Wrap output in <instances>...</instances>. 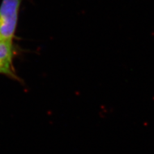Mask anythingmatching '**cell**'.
<instances>
[{"mask_svg": "<svg viewBox=\"0 0 154 154\" xmlns=\"http://www.w3.org/2000/svg\"><path fill=\"white\" fill-rule=\"evenodd\" d=\"M22 0H3L0 5V40L13 41Z\"/></svg>", "mask_w": 154, "mask_h": 154, "instance_id": "obj_1", "label": "cell"}, {"mask_svg": "<svg viewBox=\"0 0 154 154\" xmlns=\"http://www.w3.org/2000/svg\"><path fill=\"white\" fill-rule=\"evenodd\" d=\"M0 74L6 75L14 80L21 81L20 79L16 73L13 64L9 63L4 60H3L1 58H0Z\"/></svg>", "mask_w": 154, "mask_h": 154, "instance_id": "obj_2", "label": "cell"}]
</instances>
